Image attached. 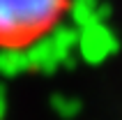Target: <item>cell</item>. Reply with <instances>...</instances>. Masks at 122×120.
I'll return each mask as SVG.
<instances>
[{
	"mask_svg": "<svg viewBox=\"0 0 122 120\" xmlns=\"http://www.w3.org/2000/svg\"><path fill=\"white\" fill-rule=\"evenodd\" d=\"M69 0H0V49H25L53 30Z\"/></svg>",
	"mask_w": 122,
	"mask_h": 120,
	"instance_id": "cell-1",
	"label": "cell"
}]
</instances>
